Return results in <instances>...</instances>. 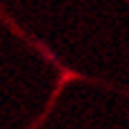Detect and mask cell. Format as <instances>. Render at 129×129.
<instances>
[]
</instances>
